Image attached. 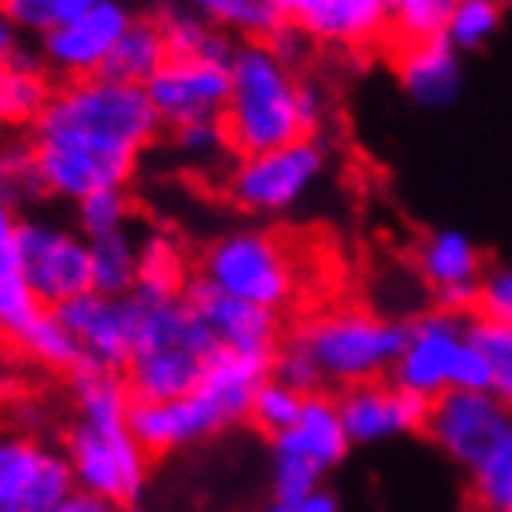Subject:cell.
Listing matches in <instances>:
<instances>
[{
	"mask_svg": "<svg viewBox=\"0 0 512 512\" xmlns=\"http://www.w3.org/2000/svg\"><path fill=\"white\" fill-rule=\"evenodd\" d=\"M158 132L161 118L143 85L110 74L63 81L30 139L44 198L77 205L96 191H125Z\"/></svg>",
	"mask_w": 512,
	"mask_h": 512,
	"instance_id": "6da1fadb",
	"label": "cell"
},
{
	"mask_svg": "<svg viewBox=\"0 0 512 512\" xmlns=\"http://www.w3.org/2000/svg\"><path fill=\"white\" fill-rule=\"evenodd\" d=\"M220 352L194 304L183 297H143V330L125 363L132 403H169L191 395L205 377L209 359Z\"/></svg>",
	"mask_w": 512,
	"mask_h": 512,
	"instance_id": "7a4b0ae2",
	"label": "cell"
},
{
	"mask_svg": "<svg viewBox=\"0 0 512 512\" xmlns=\"http://www.w3.org/2000/svg\"><path fill=\"white\" fill-rule=\"evenodd\" d=\"M300 85L293 66L282 63L267 41H249L231 55V96L224 132L231 150L260 154L308 136L300 114Z\"/></svg>",
	"mask_w": 512,
	"mask_h": 512,
	"instance_id": "3957f363",
	"label": "cell"
},
{
	"mask_svg": "<svg viewBox=\"0 0 512 512\" xmlns=\"http://www.w3.org/2000/svg\"><path fill=\"white\" fill-rule=\"evenodd\" d=\"M256 384L238 363H209L202 384L191 395L169 403H132L128 428L147 450V458H161L172 450L194 447L220 436L224 428L249 421Z\"/></svg>",
	"mask_w": 512,
	"mask_h": 512,
	"instance_id": "277c9868",
	"label": "cell"
},
{
	"mask_svg": "<svg viewBox=\"0 0 512 512\" xmlns=\"http://www.w3.org/2000/svg\"><path fill=\"white\" fill-rule=\"evenodd\" d=\"M308 355L322 388H352V384L392 377L406 344V326L363 308H330L300 322L289 337Z\"/></svg>",
	"mask_w": 512,
	"mask_h": 512,
	"instance_id": "5b68a950",
	"label": "cell"
},
{
	"mask_svg": "<svg viewBox=\"0 0 512 512\" xmlns=\"http://www.w3.org/2000/svg\"><path fill=\"white\" fill-rule=\"evenodd\" d=\"M472 315L432 308L406 322L403 355L392 381L421 399H439L443 392H491V366L469 337Z\"/></svg>",
	"mask_w": 512,
	"mask_h": 512,
	"instance_id": "8992f818",
	"label": "cell"
},
{
	"mask_svg": "<svg viewBox=\"0 0 512 512\" xmlns=\"http://www.w3.org/2000/svg\"><path fill=\"white\" fill-rule=\"evenodd\" d=\"M198 282L220 289L227 297L249 300L256 308L282 311L297 297L300 264L293 249L271 231L235 227L202 253Z\"/></svg>",
	"mask_w": 512,
	"mask_h": 512,
	"instance_id": "52a82bcc",
	"label": "cell"
},
{
	"mask_svg": "<svg viewBox=\"0 0 512 512\" xmlns=\"http://www.w3.org/2000/svg\"><path fill=\"white\" fill-rule=\"evenodd\" d=\"M330 150L319 136H300L286 147L242 154L227 172V198L249 216H286L308 202L326 180Z\"/></svg>",
	"mask_w": 512,
	"mask_h": 512,
	"instance_id": "ba28073f",
	"label": "cell"
},
{
	"mask_svg": "<svg viewBox=\"0 0 512 512\" xmlns=\"http://www.w3.org/2000/svg\"><path fill=\"white\" fill-rule=\"evenodd\" d=\"M63 454L74 469L77 491H88L107 502L128 505L143 494L147 483V450L139 447L128 421H81L66 428Z\"/></svg>",
	"mask_w": 512,
	"mask_h": 512,
	"instance_id": "9c48e42d",
	"label": "cell"
},
{
	"mask_svg": "<svg viewBox=\"0 0 512 512\" xmlns=\"http://www.w3.org/2000/svg\"><path fill=\"white\" fill-rule=\"evenodd\" d=\"M22 275L44 308H66L92 289V246L77 227L52 216H22L15 231Z\"/></svg>",
	"mask_w": 512,
	"mask_h": 512,
	"instance_id": "30bf717a",
	"label": "cell"
},
{
	"mask_svg": "<svg viewBox=\"0 0 512 512\" xmlns=\"http://www.w3.org/2000/svg\"><path fill=\"white\" fill-rule=\"evenodd\" d=\"M143 88L158 110L161 125L176 128L191 121H224L227 96H231V59L169 55V63Z\"/></svg>",
	"mask_w": 512,
	"mask_h": 512,
	"instance_id": "8fae6325",
	"label": "cell"
},
{
	"mask_svg": "<svg viewBox=\"0 0 512 512\" xmlns=\"http://www.w3.org/2000/svg\"><path fill=\"white\" fill-rule=\"evenodd\" d=\"M512 428V410L491 392H443L428 403L425 436L461 469H476Z\"/></svg>",
	"mask_w": 512,
	"mask_h": 512,
	"instance_id": "7c38bea8",
	"label": "cell"
},
{
	"mask_svg": "<svg viewBox=\"0 0 512 512\" xmlns=\"http://www.w3.org/2000/svg\"><path fill=\"white\" fill-rule=\"evenodd\" d=\"M59 319L74 333L81 359L107 370H125L128 355L136 348L143 330V297L139 293H96L88 289L85 297L70 300L59 308Z\"/></svg>",
	"mask_w": 512,
	"mask_h": 512,
	"instance_id": "4fadbf2b",
	"label": "cell"
},
{
	"mask_svg": "<svg viewBox=\"0 0 512 512\" xmlns=\"http://www.w3.org/2000/svg\"><path fill=\"white\" fill-rule=\"evenodd\" d=\"M74 491L66 454L37 439L0 436V512H55Z\"/></svg>",
	"mask_w": 512,
	"mask_h": 512,
	"instance_id": "5bb4252c",
	"label": "cell"
},
{
	"mask_svg": "<svg viewBox=\"0 0 512 512\" xmlns=\"http://www.w3.org/2000/svg\"><path fill=\"white\" fill-rule=\"evenodd\" d=\"M128 22H132V15H128V4H121V0H103L96 8L81 11L77 19L55 26L41 37L44 70L63 74L66 81L107 74L110 52L121 41Z\"/></svg>",
	"mask_w": 512,
	"mask_h": 512,
	"instance_id": "9a60e30c",
	"label": "cell"
},
{
	"mask_svg": "<svg viewBox=\"0 0 512 512\" xmlns=\"http://www.w3.org/2000/svg\"><path fill=\"white\" fill-rule=\"evenodd\" d=\"M337 410H341L344 432L352 439V447L355 443L370 447V443H384V439L414 436V432H425L428 421V399L399 388L392 377L341 388Z\"/></svg>",
	"mask_w": 512,
	"mask_h": 512,
	"instance_id": "2e32d148",
	"label": "cell"
},
{
	"mask_svg": "<svg viewBox=\"0 0 512 512\" xmlns=\"http://www.w3.org/2000/svg\"><path fill=\"white\" fill-rule=\"evenodd\" d=\"M414 264L421 282H425L432 300H436V308L472 315L480 282L487 275V264H483L480 246L465 231L443 227V231L425 235L421 246H417Z\"/></svg>",
	"mask_w": 512,
	"mask_h": 512,
	"instance_id": "e0dca14e",
	"label": "cell"
},
{
	"mask_svg": "<svg viewBox=\"0 0 512 512\" xmlns=\"http://www.w3.org/2000/svg\"><path fill=\"white\" fill-rule=\"evenodd\" d=\"M275 8L311 44L370 48L392 33L384 0H275Z\"/></svg>",
	"mask_w": 512,
	"mask_h": 512,
	"instance_id": "ac0fdd59",
	"label": "cell"
},
{
	"mask_svg": "<svg viewBox=\"0 0 512 512\" xmlns=\"http://www.w3.org/2000/svg\"><path fill=\"white\" fill-rule=\"evenodd\" d=\"M187 300L194 304L198 319L205 322V330L213 333V341L220 352H238L253 355V359H275L282 348V322L278 311L256 308L249 300L227 297L220 289L194 282L187 289Z\"/></svg>",
	"mask_w": 512,
	"mask_h": 512,
	"instance_id": "d6986e66",
	"label": "cell"
},
{
	"mask_svg": "<svg viewBox=\"0 0 512 512\" xmlns=\"http://www.w3.org/2000/svg\"><path fill=\"white\" fill-rule=\"evenodd\" d=\"M348 450H352V439L344 432L337 395L326 392L304 395V406H300V417L293 421V428H286V432H278L271 439V454H286V458L304 461L319 476L337 469L348 458Z\"/></svg>",
	"mask_w": 512,
	"mask_h": 512,
	"instance_id": "ffe728a7",
	"label": "cell"
},
{
	"mask_svg": "<svg viewBox=\"0 0 512 512\" xmlns=\"http://www.w3.org/2000/svg\"><path fill=\"white\" fill-rule=\"evenodd\" d=\"M399 85L417 107L443 110L461 96L465 85V70H461V52L447 37H432V41H414L399 48V63H395Z\"/></svg>",
	"mask_w": 512,
	"mask_h": 512,
	"instance_id": "44dd1931",
	"label": "cell"
},
{
	"mask_svg": "<svg viewBox=\"0 0 512 512\" xmlns=\"http://www.w3.org/2000/svg\"><path fill=\"white\" fill-rule=\"evenodd\" d=\"M48 99H52V85L44 77L41 59L19 52L15 59L0 63V128H33Z\"/></svg>",
	"mask_w": 512,
	"mask_h": 512,
	"instance_id": "7402d4cb",
	"label": "cell"
},
{
	"mask_svg": "<svg viewBox=\"0 0 512 512\" xmlns=\"http://www.w3.org/2000/svg\"><path fill=\"white\" fill-rule=\"evenodd\" d=\"M187 278H191V260H187V249L180 246V238L169 235V231H147L139 238V297H183Z\"/></svg>",
	"mask_w": 512,
	"mask_h": 512,
	"instance_id": "603a6c76",
	"label": "cell"
},
{
	"mask_svg": "<svg viewBox=\"0 0 512 512\" xmlns=\"http://www.w3.org/2000/svg\"><path fill=\"white\" fill-rule=\"evenodd\" d=\"M70 395H74V410L81 421H128V410H132L125 374L107 370V366H77L70 374Z\"/></svg>",
	"mask_w": 512,
	"mask_h": 512,
	"instance_id": "cb8c5ba5",
	"label": "cell"
},
{
	"mask_svg": "<svg viewBox=\"0 0 512 512\" xmlns=\"http://www.w3.org/2000/svg\"><path fill=\"white\" fill-rule=\"evenodd\" d=\"M165 63H169V48H165L158 22L132 19L121 33V41L114 44V52H110L107 74L128 81V85H147Z\"/></svg>",
	"mask_w": 512,
	"mask_h": 512,
	"instance_id": "d4e9b609",
	"label": "cell"
},
{
	"mask_svg": "<svg viewBox=\"0 0 512 512\" xmlns=\"http://www.w3.org/2000/svg\"><path fill=\"white\" fill-rule=\"evenodd\" d=\"M161 37H165V48L169 55H220V59H231L235 48H231V37H227L216 22H209L205 15H198L187 4H165V8L154 15Z\"/></svg>",
	"mask_w": 512,
	"mask_h": 512,
	"instance_id": "484cf974",
	"label": "cell"
},
{
	"mask_svg": "<svg viewBox=\"0 0 512 512\" xmlns=\"http://www.w3.org/2000/svg\"><path fill=\"white\" fill-rule=\"evenodd\" d=\"M92 289L96 293H136L139 282V238L128 231L92 238Z\"/></svg>",
	"mask_w": 512,
	"mask_h": 512,
	"instance_id": "4316f807",
	"label": "cell"
},
{
	"mask_svg": "<svg viewBox=\"0 0 512 512\" xmlns=\"http://www.w3.org/2000/svg\"><path fill=\"white\" fill-rule=\"evenodd\" d=\"M209 22H216L224 33H246V37H271L282 26L275 0H180Z\"/></svg>",
	"mask_w": 512,
	"mask_h": 512,
	"instance_id": "83f0119b",
	"label": "cell"
},
{
	"mask_svg": "<svg viewBox=\"0 0 512 512\" xmlns=\"http://www.w3.org/2000/svg\"><path fill=\"white\" fill-rule=\"evenodd\" d=\"M19 352L26 359H33L44 370H63V374H74L77 366L85 363L81 359V348H77L74 333L66 330V322L59 319V311H44L37 326L26 333V341L19 344Z\"/></svg>",
	"mask_w": 512,
	"mask_h": 512,
	"instance_id": "f1b7e54d",
	"label": "cell"
},
{
	"mask_svg": "<svg viewBox=\"0 0 512 512\" xmlns=\"http://www.w3.org/2000/svg\"><path fill=\"white\" fill-rule=\"evenodd\" d=\"M502 11V0H454L443 37L458 52H480L502 30Z\"/></svg>",
	"mask_w": 512,
	"mask_h": 512,
	"instance_id": "f546056e",
	"label": "cell"
},
{
	"mask_svg": "<svg viewBox=\"0 0 512 512\" xmlns=\"http://www.w3.org/2000/svg\"><path fill=\"white\" fill-rule=\"evenodd\" d=\"M469 476L476 512H512V428Z\"/></svg>",
	"mask_w": 512,
	"mask_h": 512,
	"instance_id": "4dcf8cb0",
	"label": "cell"
},
{
	"mask_svg": "<svg viewBox=\"0 0 512 512\" xmlns=\"http://www.w3.org/2000/svg\"><path fill=\"white\" fill-rule=\"evenodd\" d=\"M384 8H388V19H392L395 41L414 44L443 37L454 0H384Z\"/></svg>",
	"mask_w": 512,
	"mask_h": 512,
	"instance_id": "1f68e13d",
	"label": "cell"
},
{
	"mask_svg": "<svg viewBox=\"0 0 512 512\" xmlns=\"http://www.w3.org/2000/svg\"><path fill=\"white\" fill-rule=\"evenodd\" d=\"M469 337L491 366V395L512 410V326L487 319H469Z\"/></svg>",
	"mask_w": 512,
	"mask_h": 512,
	"instance_id": "d6a6232c",
	"label": "cell"
},
{
	"mask_svg": "<svg viewBox=\"0 0 512 512\" xmlns=\"http://www.w3.org/2000/svg\"><path fill=\"white\" fill-rule=\"evenodd\" d=\"M172 150L183 165L191 169H213L220 165L231 143H227L224 121H191V125H176L172 128Z\"/></svg>",
	"mask_w": 512,
	"mask_h": 512,
	"instance_id": "836d02e7",
	"label": "cell"
},
{
	"mask_svg": "<svg viewBox=\"0 0 512 512\" xmlns=\"http://www.w3.org/2000/svg\"><path fill=\"white\" fill-rule=\"evenodd\" d=\"M74 220H77V231L92 242V238H107V235H118V231H128L132 205H128L125 191H96L74 205Z\"/></svg>",
	"mask_w": 512,
	"mask_h": 512,
	"instance_id": "e575fe53",
	"label": "cell"
},
{
	"mask_svg": "<svg viewBox=\"0 0 512 512\" xmlns=\"http://www.w3.org/2000/svg\"><path fill=\"white\" fill-rule=\"evenodd\" d=\"M300 406H304V392H297V388H289V384L275 381V377H267V381L260 384L256 399H253L249 421H253L264 436L275 439L278 432L293 428V421L300 417Z\"/></svg>",
	"mask_w": 512,
	"mask_h": 512,
	"instance_id": "d590c367",
	"label": "cell"
},
{
	"mask_svg": "<svg viewBox=\"0 0 512 512\" xmlns=\"http://www.w3.org/2000/svg\"><path fill=\"white\" fill-rule=\"evenodd\" d=\"M96 4H103V0H8L4 8H8V15L22 33L44 37L48 30L77 19L81 11L96 8Z\"/></svg>",
	"mask_w": 512,
	"mask_h": 512,
	"instance_id": "8d00e7d4",
	"label": "cell"
},
{
	"mask_svg": "<svg viewBox=\"0 0 512 512\" xmlns=\"http://www.w3.org/2000/svg\"><path fill=\"white\" fill-rule=\"evenodd\" d=\"M472 315H476V319L512 326V264L487 267V275H483V282H480V293H476V308H472Z\"/></svg>",
	"mask_w": 512,
	"mask_h": 512,
	"instance_id": "74e56055",
	"label": "cell"
},
{
	"mask_svg": "<svg viewBox=\"0 0 512 512\" xmlns=\"http://www.w3.org/2000/svg\"><path fill=\"white\" fill-rule=\"evenodd\" d=\"M0 180L8 183V191L15 194V202H22V198H44L33 150L22 147V143L0 147Z\"/></svg>",
	"mask_w": 512,
	"mask_h": 512,
	"instance_id": "f35d334b",
	"label": "cell"
},
{
	"mask_svg": "<svg viewBox=\"0 0 512 512\" xmlns=\"http://www.w3.org/2000/svg\"><path fill=\"white\" fill-rule=\"evenodd\" d=\"M19 202L8 191V183L0 180V256L15 249V231H19Z\"/></svg>",
	"mask_w": 512,
	"mask_h": 512,
	"instance_id": "ab89813d",
	"label": "cell"
},
{
	"mask_svg": "<svg viewBox=\"0 0 512 512\" xmlns=\"http://www.w3.org/2000/svg\"><path fill=\"white\" fill-rule=\"evenodd\" d=\"M22 52V30L15 26V19L8 15V8L0 4V63H8Z\"/></svg>",
	"mask_w": 512,
	"mask_h": 512,
	"instance_id": "60d3db41",
	"label": "cell"
},
{
	"mask_svg": "<svg viewBox=\"0 0 512 512\" xmlns=\"http://www.w3.org/2000/svg\"><path fill=\"white\" fill-rule=\"evenodd\" d=\"M55 512H125V509L107 502V498H96V494H88V491H74Z\"/></svg>",
	"mask_w": 512,
	"mask_h": 512,
	"instance_id": "b9f144b4",
	"label": "cell"
},
{
	"mask_svg": "<svg viewBox=\"0 0 512 512\" xmlns=\"http://www.w3.org/2000/svg\"><path fill=\"white\" fill-rule=\"evenodd\" d=\"M260 512H300L297 505H289V502H271L267 509H260Z\"/></svg>",
	"mask_w": 512,
	"mask_h": 512,
	"instance_id": "7bdbcfd3",
	"label": "cell"
},
{
	"mask_svg": "<svg viewBox=\"0 0 512 512\" xmlns=\"http://www.w3.org/2000/svg\"><path fill=\"white\" fill-rule=\"evenodd\" d=\"M502 4H512V0H502Z\"/></svg>",
	"mask_w": 512,
	"mask_h": 512,
	"instance_id": "ee69618b",
	"label": "cell"
},
{
	"mask_svg": "<svg viewBox=\"0 0 512 512\" xmlns=\"http://www.w3.org/2000/svg\"><path fill=\"white\" fill-rule=\"evenodd\" d=\"M0 4H8V0H0Z\"/></svg>",
	"mask_w": 512,
	"mask_h": 512,
	"instance_id": "f6af8a7d",
	"label": "cell"
},
{
	"mask_svg": "<svg viewBox=\"0 0 512 512\" xmlns=\"http://www.w3.org/2000/svg\"><path fill=\"white\" fill-rule=\"evenodd\" d=\"M121 4H128V0H121Z\"/></svg>",
	"mask_w": 512,
	"mask_h": 512,
	"instance_id": "bcb514c9",
	"label": "cell"
}]
</instances>
